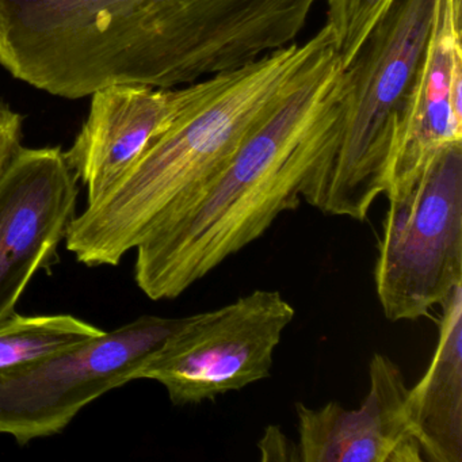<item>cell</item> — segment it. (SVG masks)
<instances>
[{"instance_id":"obj_2","label":"cell","mask_w":462,"mask_h":462,"mask_svg":"<svg viewBox=\"0 0 462 462\" xmlns=\"http://www.w3.org/2000/svg\"><path fill=\"white\" fill-rule=\"evenodd\" d=\"M334 50L324 25L301 44L186 85L182 106L169 128L72 221L67 250L85 266H117L129 251L193 204L245 140Z\"/></svg>"},{"instance_id":"obj_11","label":"cell","mask_w":462,"mask_h":462,"mask_svg":"<svg viewBox=\"0 0 462 462\" xmlns=\"http://www.w3.org/2000/svg\"><path fill=\"white\" fill-rule=\"evenodd\" d=\"M90 113L67 161L88 189V205L105 196L174 120L185 86H110L91 94Z\"/></svg>"},{"instance_id":"obj_15","label":"cell","mask_w":462,"mask_h":462,"mask_svg":"<svg viewBox=\"0 0 462 462\" xmlns=\"http://www.w3.org/2000/svg\"><path fill=\"white\" fill-rule=\"evenodd\" d=\"M23 116L0 102V175L13 156L23 147Z\"/></svg>"},{"instance_id":"obj_16","label":"cell","mask_w":462,"mask_h":462,"mask_svg":"<svg viewBox=\"0 0 462 462\" xmlns=\"http://www.w3.org/2000/svg\"><path fill=\"white\" fill-rule=\"evenodd\" d=\"M258 448L262 461H301L299 446L291 442L277 426L266 427Z\"/></svg>"},{"instance_id":"obj_12","label":"cell","mask_w":462,"mask_h":462,"mask_svg":"<svg viewBox=\"0 0 462 462\" xmlns=\"http://www.w3.org/2000/svg\"><path fill=\"white\" fill-rule=\"evenodd\" d=\"M439 307L437 347L405 411L423 461L462 462V285Z\"/></svg>"},{"instance_id":"obj_3","label":"cell","mask_w":462,"mask_h":462,"mask_svg":"<svg viewBox=\"0 0 462 462\" xmlns=\"http://www.w3.org/2000/svg\"><path fill=\"white\" fill-rule=\"evenodd\" d=\"M342 75L331 51L245 140L223 174L134 248V281L148 299H177L301 205L308 178L337 136Z\"/></svg>"},{"instance_id":"obj_9","label":"cell","mask_w":462,"mask_h":462,"mask_svg":"<svg viewBox=\"0 0 462 462\" xmlns=\"http://www.w3.org/2000/svg\"><path fill=\"white\" fill-rule=\"evenodd\" d=\"M457 144H462V0H435L431 32L394 123L383 196L410 185Z\"/></svg>"},{"instance_id":"obj_13","label":"cell","mask_w":462,"mask_h":462,"mask_svg":"<svg viewBox=\"0 0 462 462\" xmlns=\"http://www.w3.org/2000/svg\"><path fill=\"white\" fill-rule=\"evenodd\" d=\"M104 329L72 315L23 316L0 321V372L36 364L78 347Z\"/></svg>"},{"instance_id":"obj_14","label":"cell","mask_w":462,"mask_h":462,"mask_svg":"<svg viewBox=\"0 0 462 462\" xmlns=\"http://www.w3.org/2000/svg\"><path fill=\"white\" fill-rule=\"evenodd\" d=\"M394 0H324L327 28L343 69L348 66L375 23Z\"/></svg>"},{"instance_id":"obj_7","label":"cell","mask_w":462,"mask_h":462,"mask_svg":"<svg viewBox=\"0 0 462 462\" xmlns=\"http://www.w3.org/2000/svg\"><path fill=\"white\" fill-rule=\"evenodd\" d=\"M296 310L281 291L258 289L215 310L183 318L140 372L175 405L199 404L270 377L274 351Z\"/></svg>"},{"instance_id":"obj_1","label":"cell","mask_w":462,"mask_h":462,"mask_svg":"<svg viewBox=\"0 0 462 462\" xmlns=\"http://www.w3.org/2000/svg\"><path fill=\"white\" fill-rule=\"evenodd\" d=\"M312 0H0V66L51 96L175 88L293 44Z\"/></svg>"},{"instance_id":"obj_5","label":"cell","mask_w":462,"mask_h":462,"mask_svg":"<svg viewBox=\"0 0 462 462\" xmlns=\"http://www.w3.org/2000/svg\"><path fill=\"white\" fill-rule=\"evenodd\" d=\"M375 293L391 321L430 318L462 285V144L386 194Z\"/></svg>"},{"instance_id":"obj_8","label":"cell","mask_w":462,"mask_h":462,"mask_svg":"<svg viewBox=\"0 0 462 462\" xmlns=\"http://www.w3.org/2000/svg\"><path fill=\"white\" fill-rule=\"evenodd\" d=\"M78 178L60 147L25 148L0 175V321L55 263L77 217Z\"/></svg>"},{"instance_id":"obj_6","label":"cell","mask_w":462,"mask_h":462,"mask_svg":"<svg viewBox=\"0 0 462 462\" xmlns=\"http://www.w3.org/2000/svg\"><path fill=\"white\" fill-rule=\"evenodd\" d=\"M182 321L140 316L71 350L0 372V434L26 445L63 431L83 408L139 380Z\"/></svg>"},{"instance_id":"obj_4","label":"cell","mask_w":462,"mask_h":462,"mask_svg":"<svg viewBox=\"0 0 462 462\" xmlns=\"http://www.w3.org/2000/svg\"><path fill=\"white\" fill-rule=\"evenodd\" d=\"M435 0H394L343 69L339 123L331 150L301 197L324 215L365 221L385 194L394 123L420 63Z\"/></svg>"},{"instance_id":"obj_10","label":"cell","mask_w":462,"mask_h":462,"mask_svg":"<svg viewBox=\"0 0 462 462\" xmlns=\"http://www.w3.org/2000/svg\"><path fill=\"white\" fill-rule=\"evenodd\" d=\"M408 386L383 354L369 364V392L347 410L340 402L310 408L297 402L300 458L304 462H423L408 423Z\"/></svg>"}]
</instances>
